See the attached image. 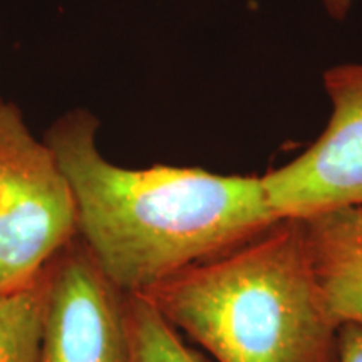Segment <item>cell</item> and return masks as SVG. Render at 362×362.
I'll list each match as a JSON object with an SVG mask.
<instances>
[{
    "label": "cell",
    "mask_w": 362,
    "mask_h": 362,
    "mask_svg": "<svg viewBox=\"0 0 362 362\" xmlns=\"http://www.w3.org/2000/svg\"><path fill=\"white\" fill-rule=\"evenodd\" d=\"M98 116L72 107L45 131L78 205V237L104 274L146 293L280 220L262 176L155 165L123 168L98 146Z\"/></svg>",
    "instance_id": "obj_1"
},
{
    "label": "cell",
    "mask_w": 362,
    "mask_h": 362,
    "mask_svg": "<svg viewBox=\"0 0 362 362\" xmlns=\"http://www.w3.org/2000/svg\"><path fill=\"white\" fill-rule=\"evenodd\" d=\"M35 362H133L131 293L104 274L76 237L44 269Z\"/></svg>",
    "instance_id": "obj_4"
},
{
    "label": "cell",
    "mask_w": 362,
    "mask_h": 362,
    "mask_svg": "<svg viewBox=\"0 0 362 362\" xmlns=\"http://www.w3.org/2000/svg\"><path fill=\"white\" fill-rule=\"evenodd\" d=\"M138 296L218 362L339 359L341 325L312 274L298 218H280Z\"/></svg>",
    "instance_id": "obj_2"
},
{
    "label": "cell",
    "mask_w": 362,
    "mask_h": 362,
    "mask_svg": "<svg viewBox=\"0 0 362 362\" xmlns=\"http://www.w3.org/2000/svg\"><path fill=\"white\" fill-rule=\"evenodd\" d=\"M332 104L319 138L291 163L262 176L279 218H309L362 205V62L324 72Z\"/></svg>",
    "instance_id": "obj_5"
},
{
    "label": "cell",
    "mask_w": 362,
    "mask_h": 362,
    "mask_svg": "<svg viewBox=\"0 0 362 362\" xmlns=\"http://www.w3.org/2000/svg\"><path fill=\"white\" fill-rule=\"evenodd\" d=\"M307 255L339 325H362V205L302 218Z\"/></svg>",
    "instance_id": "obj_6"
},
{
    "label": "cell",
    "mask_w": 362,
    "mask_h": 362,
    "mask_svg": "<svg viewBox=\"0 0 362 362\" xmlns=\"http://www.w3.org/2000/svg\"><path fill=\"white\" fill-rule=\"evenodd\" d=\"M320 2L324 4L325 11L329 12L330 17H334V19L337 21H342L346 19L347 13L351 12V8L354 6L356 0H320Z\"/></svg>",
    "instance_id": "obj_10"
},
{
    "label": "cell",
    "mask_w": 362,
    "mask_h": 362,
    "mask_svg": "<svg viewBox=\"0 0 362 362\" xmlns=\"http://www.w3.org/2000/svg\"><path fill=\"white\" fill-rule=\"evenodd\" d=\"M133 362H206L146 297L131 293Z\"/></svg>",
    "instance_id": "obj_8"
},
{
    "label": "cell",
    "mask_w": 362,
    "mask_h": 362,
    "mask_svg": "<svg viewBox=\"0 0 362 362\" xmlns=\"http://www.w3.org/2000/svg\"><path fill=\"white\" fill-rule=\"evenodd\" d=\"M44 297V272L29 287L0 296V362L37 359Z\"/></svg>",
    "instance_id": "obj_7"
},
{
    "label": "cell",
    "mask_w": 362,
    "mask_h": 362,
    "mask_svg": "<svg viewBox=\"0 0 362 362\" xmlns=\"http://www.w3.org/2000/svg\"><path fill=\"white\" fill-rule=\"evenodd\" d=\"M78 237V205L56 153L0 96V296L34 284Z\"/></svg>",
    "instance_id": "obj_3"
},
{
    "label": "cell",
    "mask_w": 362,
    "mask_h": 362,
    "mask_svg": "<svg viewBox=\"0 0 362 362\" xmlns=\"http://www.w3.org/2000/svg\"><path fill=\"white\" fill-rule=\"evenodd\" d=\"M337 362H362V325H341Z\"/></svg>",
    "instance_id": "obj_9"
}]
</instances>
